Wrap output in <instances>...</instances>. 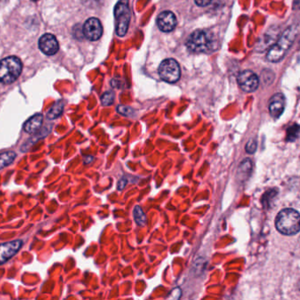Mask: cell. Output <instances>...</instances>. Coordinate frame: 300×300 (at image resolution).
I'll list each match as a JSON object with an SVG mask.
<instances>
[{"label":"cell","mask_w":300,"mask_h":300,"mask_svg":"<svg viewBox=\"0 0 300 300\" xmlns=\"http://www.w3.org/2000/svg\"><path fill=\"white\" fill-rule=\"evenodd\" d=\"M298 34L299 27L297 25H293L288 27L284 32V34H282L281 37L279 38L278 42L272 46V48H270L267 54V59L273 63L281 61L293 45Z\"/></svg>","instance_id":"obj_1"},{"label":"cell","mask_w":300,"mask_h":300,"mask_svg":"<svg viewBox=\"0 0 300 300\" xmlns=\"http://www.w3.org/2000/svg\"><path fill=\"white\" fill-rule=\"evenodd\" d=\"M276 227L284 235H295L300 232V213L294 209L281 210L276 218Z\"/></svg>","instance_id":"obj_2"},{"label":"cell","mask_w":300,"mask_h":300,"mask_svg":"<svg viewBox=\"0 0 300 300\" xmlns=\"http://www.w3.org/2000/svg\"><path fill=\"white\" fill-rule=\"evenodd\" d=\"M22 71V63L17 56H9L0 61V82L8 85L14 82Z\"/></svg>","instance_id":"obj_3"},{"label":"cell","mask_w":300,"mask_h":300,"mask_svg":"<svg viewBox=\"0 0 300 300\" xmlns=\"http://www.w3.org/2000/svg\"><path fill=\"white\" fill-rule=\"evenodd\" d=\"M213 44L212 36L208 31H195L187 40V47L193 52H209L213 48Z\"/></svg>","instance_id":"obj_4"},{"label":"cell","mask_w":300,"mask_h":300,"mask_svg":"<svg viewBox=\"0 0 300 300\" xmlns=\"http://www.w3.org/2000/svg\"><path fill=\"white\" fill-rule=\"evenodd\" d=\"M114 13L117 35L123 37L127 34L132 18L131 9L129 7V0H120L115 7Z\"/></svg>","instance_id":"obj_5"},{"label":"cell","mask_w":300,"mask_h":300,"mask_svg":"<svg viewBox=\"0 0 300 300\" xmlns=\"http://www.w3.org/2000/svg\"><path fill=\"white\" fill-rule=\"evenodd\" d=\"M158 74L165 82H177L180 77V69L179 64L172 58L165 59L162 62L158 67Z\"/></svg>","instance_id":"obj_6"},{"label":"cell","mask_w":300,"mask_h":300,"mask_svg":"<svg viewBox=\"0 0 300 300\" xmlns=\"http://www.w3.org/2000/svg\"><path fill=\"white\" fill-rule=\"evenodd\" d=\"M238 84L246 93H253L259 87V79L255 72L244 71L238 76Z\"/></svg>","instance_id":"obj_7"},{"label":"cell","mask_w":300,"mask_h":300,"mask_svg":"<svg viewBox=\"0 0 300 300\" xmlns=\"http://www.w3.org/2000/svg\"><path fill=\"white\" fill-rule=\"evenodd\" d=\"M102 23L97 18H90L84 24L83 34L89 41H97L102 37Z\"/></svg>","instance_id":"obj_8"},{"label":"cell","mask_w":300,"mask_h":300,"mask_svg":"<svg viewBox=\"0 0 300 300\" xmlns=\"http://www.w3.org/2000/svg\"><path fill=\"white\" fill-rule=\"evenodd\" d=\"M39 49L47 56H53L58 51L59 44L53 34H45L39 40Z\"/></svg>","instance_id":"obj_9"},{"label":"cell","mask_w":300,"mask_h":300,"mask_svg":"<svg viewBox=\"0 0 300 300\" xmlns=\"http://www.w3.org/2000/svg\"><path fill=\"white\" fill-rule=\"evenodd\" d=\"M158 28L163 32L173 31L177 25V19L172 11H164L157 19Z\"/></svg>","instance_id":"obj_10"},{"label":"cell","mask_w":300,"mask_h":300,"mask_svg":"<svg viewBox=\"0 0 300 300\" xmlns=\"http://www.w3.org/2000/svg\"><path fill=\"white\" fill-rule=\"evenodd\" d=\"M21 240H14L5 244L0 245V265L7 262L8 260L15 255L19 251V248H21Z\"/></svg>","instance_id":"obj_11"},{"label":"cell","mask_w":300,"mask_h":300,"mask_svg":"<svg viewBox=\"0 0 300 300\" xmlns=\"http://www.w3.org/2000/svg\"><path fill=\"white\" fill-rule=\"evenodd\" d=\"M285 97L284 94L278 93L273 95L270 99L269 109H270V116L275 119H278L281 117L282 114L285 111Z\"/></svg>","instance_id":"obj_12"},{"label":"cell","mask_w":300,"mask_h":300,"mask_svg":"<svg viewBox=\"0 0 300 300\" xmlns=\"http://www.w3.org/2000/svg\"><path fill=\"white\" fill-rule=\"evenodd\" d=\"M42 122H43L42 115H41V114L34 115V117H31L30 119L26 121L25 124H24L23 129L27 133H34L41 128Z\"/></svg>","instance_id":"obj_13"},{"label":"cell","mask_w":300,"mask_h":300,"mask_svg":"<svg viewBox=\"0 0 300 300\" xmlns=\"http://www.w3.org/2000/svg\"><path fill=\"white\" fill-rule=\"evenodd\" d=\"M253 170V163L249 158H246L245 160L240 163V166L237 171V178L238 180H246L248 177L251 175Z\"/></svg>","instance_id":"obj_14"},{"label":"cell","mask_w":300,"mask_h":300,"mask_svg":"<svg viewBox=\"0 0 300 300\" xmlns=\"http://www.w3.org/2000/svg\"><path fill=\"white\" fill-rule=\"evenodd\" d=\"M63 110H64V103H63V102L59 101V102H56L47 114V117L49 119H51V120L56 119L57 117H60L62 113H63Z\"/></svg>","instance_id":"obj_15"},{"label":"cell","mask_w":300,"mask_h":300,"mask_svg":"<svg viewBox=\"0 0 300 300\" xmlns=\"http://www.w3.org/2000/svg\"><path fill=\"white\" fill-rule=\"evenodd\" d=\"M15 158L16 153L13 151H6L0 154V170L11 164Z\"/></svg>","instance_id":"obj_16"},{"label":"cell","mask_w":300,"mask_h":300,"mask_svg":"<svg viewBox=\"0 0 300 300\" xmlns=\"http://www.w3.org/2000/svg\"><path fill=\"white\" fill-rule=\"evenodd\" d=\"M286 141L287 142H294L299 138L300 133V126L298 124H293L286 131Z\"/></svg>","instance_id":"obj_17"},{"label":"cell","mask_w":300,"mask_h":300,"mask_svg":"<svg viewBox=\"0 0 300 300\" xmlns=\"http://www.w3.org/2000/svg\"><path fill=\"white\" fill-rule=\"evenodd\" d=\"M134 214V218H135V221L139 226H144L147 224V217L144 213L142 209L139 206H136L133 211Z\"/></svg>","instance_id":"obj_18"},{"label":"cell","mask_w":300,"mask_h":300,"mask_svg":"<svg viewBox=\"0 0 300 300\" xmlns=\"http://www.w3.org/2000/svg\"><path fill=\"white\" fill-rule=\"evenodd\" d=\"M117 111H118V113L121 114V115L124 116V117H133L134 114H135L134 110H133L131 107H128V106H118Z\"/></svg>","instance_id":"obj_19"},{"label":"cell","mask_w":300,"mask_h":300,"mask_svg":"<svg viewBox=\"0 0 300 300\" xmlns=\"http://www.w3.org/2000/svg\"><path fill=\"white\" fill-rule=\"evenodd\" d=\"M115 100V94L112 92H107L102 95V102L104 106L112 105Z\"/></svg>","instance_id":"obj_20"},{"label":"cell","mask_w":300,"mask_h":300,"mask_svg":"<svg viewBox=\"0 0 300 300\" xmlns=\"http://www.w3.org/2000/svg\"><path fill=\"white\" fill-rule=\"evenodd\" d=\"M257 149V142L255 139H250L248 141L247 146H246V150L248 153H255V150Z\"/></svg>","instance_id":"obj_21"},{"label":"cell","mask_w":300,"mask_h":300,"mask_svg":"<svg viewBox=\"0 0 300 300\" xmlns=\"http://www.w3.org/2000/svg\"><path fill=\"white\" fill-rule=\"evenodd\" d=\"M212 0H195V4L198 6H206L211 3Z\"/></svg>","instance_id":"obj_22"},{"label":"cell","mask_w":300,"mask_h":300,"mask_svg":"<svg viewBox=\"0 0 300 300\" xmlns=\"http://www.w3.org/2000/svg\"><path fill=\"white\" fill-rule=\"evenodd\" d=\"M127 184V180H121L118 183V188L119 189H123L124 188V186Z\"/></svg>","instance_id":"obj_23"},{"label":"cell","mask_w":300,"mask_h":300,"mask_svg":"<svg viewBox=\"0 0 300 300\" xmlns=\"http://www.w3.org/2000/svg\"><path fill=\"white\" fill-rule=\"evenodd\" d=\"M34 1H36V0H34Z\"/></svg>","instance_id":"obj_24"}]
</instances>
